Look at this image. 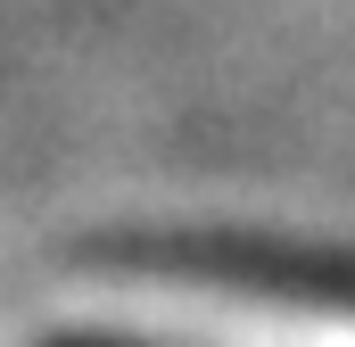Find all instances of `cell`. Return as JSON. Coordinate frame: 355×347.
<instances>
[{"label": "cell", "mask_w": 355, "mask_h": 347, "mask_svg": "<svg viewBox=\"0 0 355 347\" xmlns=\"http://www.w3.org/2000/svg\"><path fill=\"white\" fill-rule=\"evenodd\" d=\"M50 347H355V273L339 264H124L91 314H58Z\"/></svg>", "instance_id": "1"}]
</instances>
